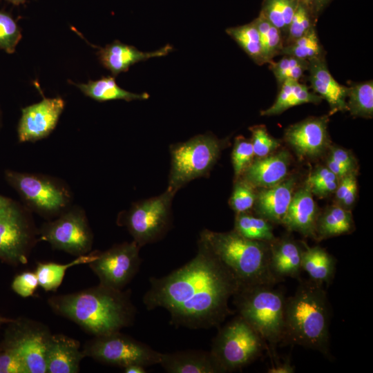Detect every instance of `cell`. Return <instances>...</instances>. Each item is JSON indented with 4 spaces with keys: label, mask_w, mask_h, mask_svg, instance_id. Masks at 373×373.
<instances>
[{
    "label": "cell",
    "mask_w": 373,
    "mask_h": 373,
    "mask_svg": "<svg viewBox=\"0 0 373 373\" xmlns=\"http://www.w3.org/2000/svg\"><path fill=\"white\" fill-rule=\"evenodd\" d=\"M252 134L251 144L254 155L259 157L267 156L279 146V142L269 135L263 126H256L250 128Z\"/></svg>",
    "instance_id": "41"
},
{
    "label": "cell",
    "mask_w": 373,
    "mask_h": 373,
    "mask_svg": "<svg viewBox=\"0 0 373 373\" xmlns=\"http://www.w3.org/2000/svg\"><path fill=\"white\" fill-rule=\"evenodd\" d=\"M97 251L77 256L73 261L60 264L53 262H38L35 269L39 285L46 291H56L62 283L66 271L70 267L88 265L95 259Z\"/></svg>",
    "instance_id": "28"
},
{
    "label": "cell",
    "mask_w": 373,
    "mask_h": 373,
    "mask_svg": "<svg viewBox=\"0 0 373 373\" xmlns=\"http://www.w3.org/2000/svg\"><path fill=\"white\" fill-rule=\"evenodd\" d=\"M295 372V367L288 361L278 364L268 369L269 373H293Z\"/></svg>",
    "instance_id": "47"
},
{
    "label": "cell",
    "mask_w": 373,
    "mask_h": 373,
    "mask_svg": "<svg viewBox=\"0 0 373 373\" xmlns=\"http://www.w3.org/2000/svg\"><path fill=\"white\" fill-rule=\"evenodd\" d=\"M85 356L102 363L125 367L133 364L144 367L157 365L161 352L119 332L94 336L85 343Z\"/></svg>",
    "instance_id": "9"
},
{
    "label": "cell",
    "mask_w": 373,
    "mask_h": 373,
    "mask_svg": "<svg viewBox=\"0 0 373 373\" xmlns=\"http://www.w3.org/2000/svg\"><path fill=\"white\" fill-rule=\"evenodd\" d=\"M61 97L44 98L22 109L17 133L20 142H33L48 136L55 128L64 108Z\"/></svg>",
    "instance_id": "15"
},
{
    "label": "cell",
    "mask_w": 373,
    "mask_h": 373,
    "mask_svg": "<svg viewBox=\"0 0 373 373\" xmlns=\"http://www.w3.org/2000/svg\"><path fill=\"white\" fill-rule=\"evenodd\" d=\"M357 193L356 180L354 175L349 173L341 178L336 190L337 199L345 207L354 202Z\"/></svg>",
    "instance_id": "44"
},
{
    "label": "cell",
    "mask_w": 373,
    "mask_h": 373,
    "mask_svg": "<svg viewBox=\"0 0 373 373\" xmlns=\"http://www.w3.org/2000/svg\"><path fill=\"white\" fill-rule=\"evenodd\" d=\"M5 1L9 3H11L14 5H17V6L24 3L26 1V0H5Z\"/></svg>",
    "instance_id": "52"
},
{
    "label": "cell",
    "mask_w": 373,
    "mask_h": 373,
    "mask_svg": "<svg viewBox=\"0 0 373 373\" xmlns=\"http://www.w3.org/2000/svg\"><path fill=\"white\" fill-rule=\"evenodd\" d=\"M316 220V204L307 185L292 196L281 223L291 231L315 237Z\"/></svg>",
    "instance_id": "21"
},
{
    "label": "cell",
    "mask_w": 373,
    "mask_h": 373,
    "mask_svg": "<svg viewBox=\"0 0 373 373\" xmlns=\"http://www.w3.org/2000/svg\"><path fill=\"white\" fill-rule=\"evenodd\" d=\"M294 184L291 178L259 191L255 201L260 216L268 221L281 223L292 198Z\"/></svg>",
    "instance_id": "23"
},
{
    "label": "cell",
    "mask_w": 373,
    "mask_h": 373,
    "mask_svg": "<svg viewBox=\"0 0 373 373\" xmlns=\"http://www.w3.org/2000/svg\"><path fill=\"white\" fill-rule=\"evenodd\" d=\"M0 373H28V371L16 351L0 347Z\"/></svg>",
    "instance_id": "43"
},
{
    "label": "cell",
    "mask_w": 373,
    "mask_h": 373,
    "mask_svg": "<svg viewBox=\"0 0 373 373\" xmlns=\"http://www.w3.org/2000/svg\"><path fill=\"white\" fill-rule=\"evenodd\" d=\"M222 142L209 135H198L171 146L168 189L176 191L189 182L209 173L222 150Z\"/></svg>",
    "instance_id": "7"
},
{
    "label": "cell",
    "mask_w": 373,
    "mask_h": 373,
    "mask_svg": "<svg viewBox=\"0 0 373 373\" xmlns=\"http://www.w3.org/2000/svg\"><path fill=\"white\" fill-rule=\"evenodd\" d=\"M39 234L52 248L76 257L89 253L93 245V235L80 208H68L57 219L44 223Z\"/></svg>",
    "instance_id": "12"
},
{
    "label": "cell",
    "mask_w": 373,
    "mask_h": 373,
    "mask_svg": "<svg viewBox=\"0 0 373 373\" xmlns=\"http://www.w3.org/2000/svg\"><path fill=\"white\" fill-rule=\"evenodd\" d=\"M5 178L26 205L45 217L59 216L69 207L71 193L63 182L39 174L7 170Z\"/></svg>",
    "instance_id": "8"
},
{
    "label": "cell",
    "mask_w": 373,
    "mask_h": 373,
    "mask_svg": "<svg viewBox=\"0 0 373 373\" xmlns=\"http://www.w3.org/2000/svg\"><path fill=\"white\" fill-rule=\"evenodd\" d=\"M329 1L330 0H312L309 7L314 15L318 14Z\"/></svg>",
    "instance_id": "49"
},
{
    "label": "cell",
    "mask_w": 373,
    "mask_h": 373,
    "mask_svg": "<svg viewBox=\"0 0 373 373\" xmlns=\"http://www.w3.org/2000/svg\"><path fill=\"white\" fill-rule=\"evenodd\" d=\"M254 186L246 180L238 182L230 198V205L237 213H245L249 210L256 200Z\"/></svg>",
    "instance_id": "39"
},
{
    "label": "cell",
    "mask_w": 373,
    "mask_h": 373,
    "mask_svg": "<svg viewBox=\"0 0 373 373\" xmlns=\"http://www.w3.org/2000/svg\"><path fill=\"white\" fill-rule=\"evenodd\" d=\"M270 70L272 71L277 82L281 84L287 79L298 81L308 70L309 61L295 57L284 55L278 61L269 63Z\"/></svg>",
    "instance_id": "36"
},
{
    "label": "cell",
    "mask_w": 373,
    "mask_h": 373,
    "mask_svg": "<svg viewBox=\"0 0 373 373\" xmlns=\"http://www.w3.org/2000/svg\"><path fill=\"white\" fill-rule=\"evenodd\" d=\"M234 231L249 240L269 242L275 239L268 220L246 213H237Z\"/></svg>",
    "instance_id": "32"
},
{
    "label": "cell",
    "mask_w": 373,
    "mask_h": 373,
    "mask_svg": "<svg viewBox=\"0 0 373 373\" xmlns=\"http://www.w3.org/2000/svg\"><path fill=\"white\" fill-rule=\"evenodd\" d=\"M35 240L30 220L15 203L0 216V259L12 265H25Z\"/></svg>",
    "instance_id": "14"
},
{
    "label": "cell",
    "mask_w": 373,
    "mask_h": 373,
    "mask_svg": "<svg viewBox=\"0 0 373 373\" xmlns=\"http://www.w3.org/2000/svg\"><path fill=\"white\" fill-rule=\"evenodd\" d=\"M196 255L161 278H151L143 296L148 310L162 307L171 323L189 329L219 327L233 314L229 300L240 289L238 280L215 254L199 239Z\"/></svg>",
    "instance_id": "1"
},
{
    "label": "cell",
    "mask_w": 373,
    "mask_h": 373,
    "mask_svg": "<svg viewBox=\"0 0 373 373\" xmlns=\"http://www.w3.org/2000/svg\"><path fill=\"white\" fill-rule=\"evenodd\" d=\"M140 247L134 240L115 245L104 251H98L95 259L88 265L98 277L99 284L123 290L139 271Z\"/></svg>",
    "instance_id": "13"
},
{
    "label": "cell",
    "mask_w": 373,
    "mask_h": 373,
    "mask_svg": "<svg viewBox=\"0 0 373 373\" xmlns=\"http://www.w3.org/2000/svg\"><path fill=\"white\" fill-rule=\"evenodd\" d=\"M269 264L272 274L281 281L285 277L298 278L302 271L303 249L293 240L275 239L269 242Z\"/></svg>",
    "instance_id": "24"
},
{
    "label": "cell",
    "mask_w": 373,
    "mask_h": 373,
    "mask_svg": "<svg viewBox=\"0 0 373 373\" xmlns=\"http://www.w3.org/2000/svg\"><path fill=\"white\" fill-rule=\"evenodd\" d=\"M301 269L310 280L323 285L329 284L334 276L336 260L321 247H307L303 251Z\"/></svg>",
    "instance_id": "26"
},
{
    "label": "cell",
    "mask_w": 373,
    "mask_h": 373,
    "mask_svg": "<svg viewBox=\"0 0 373 373\" xmlns=\"http://www.w3.org/2000/svg\"><path fill=\"white\" fill-rule=\"evenodd\" d=\"M298 3L295 0H265L260 13L281 33L287 32Z\"/></svg>",
    "instance_id": "34"
},
{
    "label": "cell",
    "mask_w": 373,
    "mask_h": 373,
    "mask_svg": "<svg viewBox=\"0 0 373 373\" xmlns=\"http://www.w3.org/2000/svg\"><path fill=\"white\" fill-rule=\"evenodd\" d=\"M254 155L251 142L242 137L236 140L231 159L235 176L239 177L247 166L251 162Z\"/></svg>",
    "instance_id": "40"
},
{
    "label": "cell",
    "mask_w": 373,
    "mask_h": 373,
    "mask_svg": "<svg viewBox=\"0 0 373 373\" xmlns=\"http://www.w3.org/2000/svg\"><path fill=\"white\" fill-rule=\"evenodd\" d=\"M240 316L264 340L270 349L282 342L285 327L284 294L273 285L240 288L233 296Z\"/></svg>",
    "instance_id": "5"
},
{
    "label": "cell",
    "mask_w": 373,
    "mask_h": 373,
    "mask_svg": "<svg viewBox=\"0 0 373 373\" xmlns=\"http://www.w3.org/2000/svg\"><path fill=\"white\" fill-rule=\"evenodd\" d=\"M173 49V46L166 44L155 51L142 52L135 46L115 40L104 48H99L97 55L102 66L115 77L121 73L126 72L137 62L166 56Z\"/></svg>",
    "instance_id": "17"
},
{
    "label": "cell",
    "mask_w": 373,
    "mask_h": 373,
    "mask_svg": "<svg viewBox=\"0 0 373 373\" xmlns=\"http://www.w3.org/2000/svg\"><path fill=\"white\" fill-rule=\"evenodd\" d=\"M225 31L256 64H265L258 31L254 21Z\"/></svg>",
    "instance_id": "30"
},
{
    "label": "cell",
    "mask_w": 373,
    "mask_h": 373,
    "mask_svg": "<svg viewBox=\"0 0 373 373\" xmlns=\"http://www.w3.org/2000/svg\"><path fill=\"white\" fill-rule=\"evenodd\" d=\"M233 274L240 288L274 285L280 280L272 274L269 242L247 239L236 231L204 229L200 238Z\"/></svg>",
    "instance_id": "4"
},
{
    "label": "cell",
    "mask_w": 373,
    "mask_h": 373,
    "mask_svg": "<svg viewBox=\"0 0 373 373\" xmlns=\"http://www.w3.org/2000/svg\"><path fill=\"white\" fill-rule=\"evenodd\" d=\"M329 309L323 285L303 280L286 298L282 341L317 350L329 356Z\"/></svg>",
    "instance_id": "3"
},
{
    "label": "cell",
    "mask_w": 373,
    "mask_h": 373,
    "mask_svg": "<svg viewBox=\"0 0 373 373\" xmlns=\"http://www.w3.org/2000/svg\"><path fill=\"white\" fill-rule=\"evenodd\" d=\"M39 286L35 272L23 271L15 276L11 283L14 292L23 298L32 296Z\"/></svg>",
    "instance_id": "42"
},
{
    "label": "cell",
    "mask_w": 373,
    "mask_h": 373,
    "mask_svg": "<svg viewBox=\"0 0 373 373\" xmlns=\"http://www.w3.org/2000/svg\"><path fill=\"white\" fill-rule=\"evenodd\" d=\"M51 334L46 325L27 318L12 319L8 323L0 347L16 351L28 373H46L45 353Z\"/></svg>",
    "instance_id": "11"
},
{
    "label": "cell",
    "mask_w": 373,
    "mask_h": 373,
    "mask_svg": "<svg viewBox=\"0 0 373 373\" xmlns=\"http://www.w3.org/2000/svg\"><path fill=\"white\" fill-rule=\"evenodd\" d=\"M298 3H303L309 8L312 0H295Z\"/></svg>",
    "instance_id": "53"
},
{
    "label": "cell",
    "mask_w": 373,
    "mask_h": 373,
    "mask_svg": "<svg viewBox=\"0 0 373 373\" xmlns=\"http://www.w3.org/2000/svg\"><path fill=\"white\" fill-rule=\"evenodd\" d=\"M280 90L274 103L267 109L261 112L262 115H278L287 109L305 103L318 104L321 97L298 81L287 79L281 84Z\"/></svg>",
    "instance_id": "25"
},
{
    "label": "cell",
    "mask_w": 373,
    "mask_h": 373,
    "mask_svg": "<svg viewBox=\"0 0 373 373\" xmlns=\"http://www.w3.org/2000/svg\"><path fill=\"white\" fill-rule=\"evenodd\" d=\"M347 108L356 117L371 118L373 115V82L369 80L348 87Z\"/></svg>",
    "instance_id": "31"
},
{
    "label": "cell",
    "mask_w": 373,
    "mask_h": 373,
    "mask_svg": "<svg viewBox=\"0 0 373 373\" xmlns=\"http://www.w3.org/2000/svg\"><path fill=\"white\" fill-rule=\"evenodd\" d=\"M327 117H312L290 126L285 131L286 141L303 157L320 155L328 145Z\"/></svg>",
    "instance_id": "16"
},
{
    "label": "cell",
    "mask_w": 373,
    "mask_h": 373,
    "mask_svg": "<svg viewBox=\"0 0 373 373\" xmlns=\"http://www.w3.org/2000/svg\"><path fill=\"white\" fill-rule=\"evenodd\" d=\"M309 81L316 94L325 99L332 112L347 111L348 87L340 84L330 73L323 56L309 60Z\"/></svg>",
    "instance_id": "19"
},
{
    "label": "cell",
    "mask_w": 373,
    "mask_h": 373,
    "mask_svg": "<svg viewBox=\"0 0 373 373\" xmlns=\"http://www.w3.org/2000/svg\"><path fill=\"white\" fill-rule=\"evenodd\" d=\"M253 21L258 31L265 64H269L276 56L280 55L284 45L282 33L260 12Z\"/></svg>",
    "instance_id": "33"
},
{
    "label": "cell",
    "mask_w": 373,
    "mask_h": 373,
    "mask_svg": "<svg viewBox=\"0 0 373 373\" xmlns=\"http://www.w3.org/2000/svg\"><path fill=\"white\" fill-rule=\"evenodd\" d=\"M21 38L20 28L8 12L0 10V49L13 53Z\"/></svg>",
    "instance_id": "37"
},
{
    "label": "cell",
    "mask_w": 373,
    "mask_h": 373,
    "mask_svg": "<svg viewBox=\"0 0 373 373\" xmlns=\"http://www.w3.org/2000/svg\"><path fill=\"white\" fill-rule=\"evenodd\" d=\"M289 164V157L286 151L260 157L251 162L245 169V180L254 186L271 187L285 179Z\"/></svg>",
    "instance_id": "22"
},
{
    "label": "cell",
    "mask_w": 373,
    "mask_h": 373,
    "mask_svg": "<svg viewBox=\"0 0 373 373\" xmlns=\"http://www.w3.org/2000/svg\"><path fill=\"white\" fill-rule=\"evenodd\" d=\"M175 193L167 189L159 196L133 204L124 215L122 224L140 247L157 240L167 230Z\"/></svg>",
    "instance_id": "10"
},
{
    "label": "cell",
    "mask_w": 373,
    "mask_h": 373,
    "mask_svg": "<svg viewBox=\"0 0 373 373\" xmlns=\"http://www.w3.org/2000/svg\"><path fill=\"white\" fill-rule=\"evenodd\" d=\"M12 321V319L3 317V316H1V314H0V327H1V326L2 325L8 324V323H10Z\"/></svg>",
    "instance_id": "51"
},
{
    "label": "cell",
    "mask_w": 373,
    "mask_h": 373,
    "mask_svg": "<svg viewBox=\"0 0 373 373\" xmlns=\"http://www.w3.org/2000/svg\"><path fill=\"white\" fill-rule=\"evenodd\" d=\"M353 227L351 213L340 206H333L317 218L316 235L319 238L339 236L350 232Z\"/></svg>",
    "instance_id": "29"
},
{
    "label": "cell",
    "mask_w": 373,
    "mask_h": 373,
    "mask_svg": "<svg viewBox=\"0 0 373 373\" xmlns=\"http://www.w3.org/2000/svg\"><path fill=\"white\" fill-rule=\"evenodd\" d=\"M308 8V6L301 3L297 6L288 27L287 38L283 46L292 43L314 27L312 23Z\"/></svg>",
    "instance_id": "38"
},
{
    "label": "cell",
    "mask_w": 373,
    "mask_h": 373,
    "mask_svg": "<svg viewBox=\"0 0 373 373\" xmlns=\"http://www.w3.org/2000/svg\"><path fill=\"white\" fill-rule=\"evenodd\" d=\"M266 345L260 335L238 315L219 329L210 352L222 373L231 372L254 361Z\"/></svg>",
    "instance_id": "6"
},
{
    "label": "cell",
    "mask_w": 373,
    "mask_h": 373,
    "mask_svg": "<svg viewBox=\"0 0 373 373\" xmlns=\"http://www.w3.org/2000/svg\"><path fill=\"white\" fill-rule=\"evenodd\" d=\"M15 204L10 199L0 195V216L6 213Z\"/></svg>",
    "instance_id": "48"
},
{
    "label": "cell",
    "mask_w": 373,
    "mask_h": 373,
    "mask_svg": "<svg viewBox=\"0 0 373 373\" xmlns=\"http://www.w3.org/2000/svg\"><path fill=\"white\" fill-rule=\"evenodd\" d=\"M327 168L338 178H342L347 173H350V169L345 166H343L332 159H329L327 162Z\"/></svg>",
    "instance_id": "46"
},
{
    "label": "cell",
    "mask_w": 373,
    "mask_h": 373,
    "mask_svg": "<svg viewBox=\"0 0 373 373\" xmlns=\"http://www.w3.org/2000/svg\"><path fill=\"white\" fill-rule=\"evenodd\" d=\"M131 290H118L99 284L79 291L57 295L48 304L57 314L76 323L86 332L98 336L133 325L137 310Z\"/></svg>",
    "instance_id": "2"
},
{
    "label": "cell",
    "mask_w": 373,
    "mask_h": 373,
    "mask_svg": "<svg viewBox=\"0 0 373 373\" xmlns=\"http://www.w3.org/2000/svg\"><path fill=\"white\" fill-rule=\"evenodd\" d=\"M329 158L350 170L352 169L354 164L352 157L347 151L343 149L337 148L332 149Z\"/></svg>",
    "instance_id": "45"
},
{
    "label": "cell",
    "mask_w": 373,
    "mask_h": 373,
    "mask_svg": "<svg viewBox=\"0 0 373 373\" xmlns=\"http://www.w3.org/2000/svg\"><path fill=\"white\" fill-rule=\"evenodd\" d=\"M159 365L169 373H222L210 351L162 353Z\"/></svg>",
    "instance_id": "20"
},
{
    "label": "cell",
    "mask_w": 373,
    "mask_h": 373,
    "mask_svg": "<svg viewBox=\"0 0 373 373\" xmlns=\"http://www.w3.org/2000/svg\"><path fill=\"white\" fill-rule=\"evenodd\" d=\"M76 86L85 95L99 102L115 99L131 102L149 98V94L147 93H134L120 88L114 77L111 76L103 77L95 81H89L87 84H79Z\"/></svg>",
    "instance_id": "27"
},
{
    "label": "cell",
    "mask_w": 373,
    "mask_h": 373,
    "mask_svg": "<svg viewBox=\"0 0 373 373\" xmlns=\"http://www.w3.org/2000/svg\"><path fill=\"white\" fill-rule=\"evenodd\" d=\"M86 357L79 342L63 334H51L46 353V373H77Z\"/></svg>",
    "instance_id": "18"
},
{
    "label": "cell",
    "mask_w": 373,
    "mask_h": 373,
    "mask_svg": "<svg viewBox=\"0 0 373 373\" xmlns=\"http://www.w3.org/2000/svg\"><path fill=\"white\" fill-rule=\"evenodd\" d=\"M124 372L126 373H146L147 372L146 370L145 369V367L140 365H137V364H133V365H130L124 367Z\"/></svg>",
    "instance_id": "50"
},
{
    "label": "cell",
    "mask_w": 373,
    "mask_h": 373,
    "mask_svg": "<svg viewBox=\"0 0 373 373\" xmlns=\"http://www.w3.org/2000/svg\"><path fill=\"white\" fill-rule=\"evenodd\" d=\"M280 54L307 61L323 56L322 47L315 28H312L306 34L292 43L284 46Z\"/></svg>",
    "instance_id": "35"
}]
</instances>
